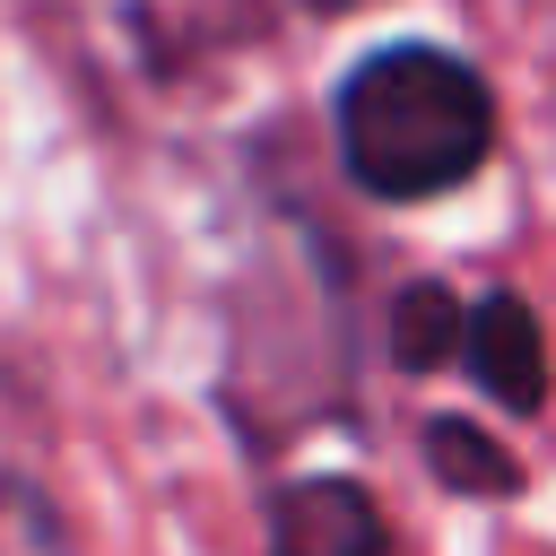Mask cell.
Listing matches in <instances>:
<instances>
[{
	"instance_id": "cell-1",
	"label": "cell",
	"mask_w": 556,
	"mask_h": 556,
	"mask_svg": "<svg viewBox=\"0 0 556 556\" xmlns=\"http://www.w3.org/2000/svg\"><path fill=\"white\" fill-rule=\"evenodd\" d=\"M495 96L443 43H382L339 87V156L374 200H434L486 165Z\"/></svg>"
},
{
	"instance_id": "cell-2",
	"label": "cell",
	"mask_w": 556,
	"mask_h": 556,
	"mask_svg": "<svg viewBox=\"0 0 556 556\" xmlns=\"http://www.w3.org/2000/svg\"><path fill=\"white\" fill-rule=\"evenodd\" d=\"M460 356H469V374H478V391L495 408L530 417L547 400V339H539V313L521 295H486L469 313V330H460Z\"/></svg>"
},
{
	"instance_id": "cell-3",
	"label": "cell",
	"mask_w": 556,
	"mask_h": 556,
	"mask_svg": "<svg viewBox=\"0 0 556 556\" xmlns=\"http://www.w3.org/2000/svg\"><path fill=\"white\" fill-rule=\"evenodd\" d=\"M269 547H278V556H382L374 495H365L356 478H295V486L278 495Z\"/></svg>"
},
{
	"instance_id": "cell-4",
	"label": "cell",
	"mask_w": 556,
	"mask_h": 556,
	"mask_svg": "<svg viewBox=\"0 0 556 556\" xmlns=\"http://www.w3.org/2000/svg\"><path fill=\"white\" fill-rule=\"evenodd\" d=\"M460 330H469V313H460V295H452L443 278H417V287H400V304H391V356H400L408 374H434V365H452Z\"/></svg>"
},
{
	"instance_id": "cell-5",
	"label": "cell",
	"mask_w": 556,
	"mask_h": 556,
	"mask_svg": "<svg viewBox=\"0 0 556 556\" xmlns=\"http://www.w3.org/2000/svg\"><path fill=\"white\" fill-rule=\"evenodd\" d=\"M426 460H434V478L460 486V495H513V486H521L513 452H495V443H486L478 426H460V417H434V426H426Z\"/></svg>"
},
{
	"instance_id": "cell-6",
	"label": "cell",
	"mask_w": 556,
	"mask_h": 556,
	"mask_svg": "<svg viewBox=\"0 0 556 556\" xmlns=\"http://www.w3.org/2000/svg\"><path fill=\"white\" fill-rule=\"evenodd\" d=\"M0 556H70L61 513H52L26 478H0Z\"/></svg>"
}]
</instances>
